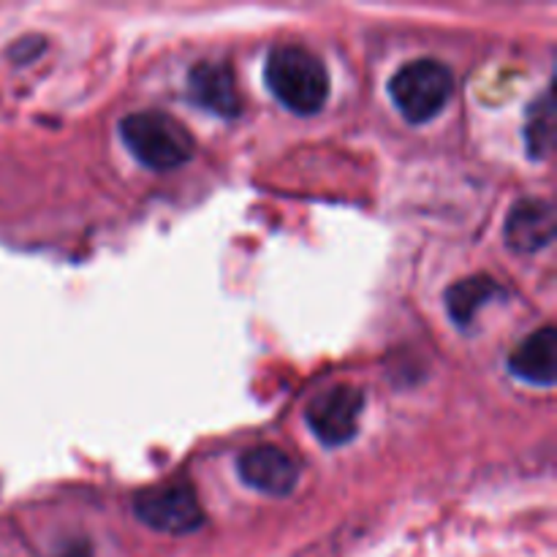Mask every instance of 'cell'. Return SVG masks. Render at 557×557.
Here are the masks:
<instances>
[{
	"label": "cell",
	"mask_w": 557,
	"mask_h": 557,
	"mask_svg": "<svg viewBox=\"0 0 557 557\" xmlns=\"http://www.w3.org/2000/svg\"><path fill=\"white\" fill-rule=\"evenodd\" d=\"M264 82L272 96L294 114L321 112L330 98V71L299 44H283L267 54Z\"/></svg>",
	"instance_id": "6da1fadb"
},
{
	"label": "cell",
	"mask_w": 557,
	"mask_h": 557,
	"mask_svg": "<svg viewBox=\"0 0 557 557\" xmlns=\"http://www.w3.org/2000/svg\"><path fill=\"white\" fill-rule=\"evenodd\" d=\"M120 139L141 166L172 172L194 158L196 141L183 123L163 112H134L120 123Z\"/></svg>",
	"instance_id": "7a4b0ae2"
},
{
	"label": "cell",
	"mask_w": 557,
	"mask_h": 557,
	"mask_svg": "<svg viewBox=\"0 0 557 557\" xmlns=\"http://www.w3.org/2000/svg\"><path fill=\"white\" fill-rule=\"evenodd\" d=\"M451 92H455V76L449 65L433 58L413 60L389 79L392 103L413 125L438 117L449 103Z\"/></svg>",
	"instance_id": "3957f363"
},
{
	"label": "cell",
	"mask_w": 557,
	"mask_h": 557,
	"mask_svg": "<svg viewBox=\"0 0 557 557\" xmlns=\"http://www.w3.org/2000/svg\"><path fill=\"white\" fill-rule=\"evenodd\" d=\"M134 511L147 528L172 536L199 531L205 522L199 498L188 484H161L136 495Z\"/></svg>",
	"instance_id": "277c9868"
},
{
	"label": "cell",
	"mask_w": 557,
	"mask_h": 557,
	"mask_svg": "<svg viewBox=\"0 0 557 557\" xmlns=\"http://www.w3.org/2000/svg\"><path fill=\"white\" fill-rule=\"evenodd\" d=\"M364 395L357 386H332L313 397V403L305 411L310 430L324 446H343L357 435L359 417H362Z\"/></svg>",
	"instance_id": "5b68a950"
},
{
	"label": "cell",
	"mask_w": 557,
	"mask_h": 557,
	"mask_svg": "<svg viewBox=\"0 0 557 557\" xmlns=\"http://www.w3.org/2000/svg\"><path fill=\"white\" fill-rule=\"evenodd\" d=\"M237 473L250 490L270 495V498H283V495L294 493L299 482V471L292 457L270 444L245 449L237 460Z\"/></svg>",
	"instance_id": "8992f818"
},
{
	"label": "cell",
	"mask_w": 557,
	"mask_h": 557,
	"mask_svg": "<svg viewBox=\"0 0 557 557\" xmlns=\"http://www.w3.org/2000/svg\"><path fill=\"white\" fill-rule=\"evenodd\" d=\"M506 245L517 253H539L555 239V207L547 199H520L504 226Z\"/></svg>",
	"instance_id": "52a82bcc"
},
{
	"label": "cell",
	"mask_w": 557,
	"mask_h": 557,
	"mask_svg": "<svg viewBox=\"0 0 557 557\" xmlns=\"http://www.w3.org/2000/svg\"><path fill=\"white\" fill-rule=\"evenodd\" d=\"M188 96L190 101L199 103L207 112L218 114V117H237L243 112V101H239L237 82H234L232 69L226 63H205L194 65L188 74Z\"/></svg>",
	"instance_id": "ba28073f"
},
{
	"label": "cell",
	"mask_w": 557,
	"mask_h": 557,
	"mask_svg": "<svg viewBox=\"0 0 557 557\" xmlns=\"http://www.w3.org/2000/svg\"><path fill=\"white\" fill-rule=\"evenodd\" d=\"M509 373L533 386H555L557 381V332L542 326L528 335L509 357Z\"/></svg>",
	"instance_id": "9c48e42d"
},
{
	"label": "cell",
	"mask_w": 557,
	"mask_h": 557,
	"mask_svg": "<svg viewBox=\"0 0 557 557\" xmlns=\"http://www.w3.org/2000/svg\"><path fill=\"white\" fill-rule=\"evenodd\" d=\"M500 292L498 283L493 277H466V281L455 283V286L446 292V308H449L451 321L457 326H468L473 319H476L479 310Z\"/></svg>",
	"instance_id": "30bf717a"
},
{
	"label": "cell",
	"mask_w": 557,
	"mask_h": 557,
	"mask_svg": "<svg viewBox=\"0 0 557 557\" xmlns=\"http://www.w3.org/2000/svg\"><path fill=\"white\" fill-rule=\"evenodd\" d=\"M525 141L531 158H547L555 141V109H553V92H544L539 103L531 107V117L525 125Z\"/></svg>",
	"instance_id": "8fae6325"
}]
</instances>
